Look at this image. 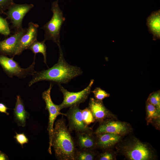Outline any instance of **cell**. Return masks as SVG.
I'll return each instance as SVG.
<instances>
[{"mask_svg":"<svg viewBox=\"0 0 160 160\" xmlns=\"http://www.w3.org/2000/svg\"><path fill=\"white\" fill-rule=\"evenodd\" d=\"M76 140L80 149L94 150L97 147L96 135L93 132H76Z\"/></svg>","mask_w":160,"mask_h":160,"instance_id":"5bb4252c","label":"cell"},{"mask_svg":"<svg viewBox=\"0 0 160 160\" xmlns=\"http://www.w3.org/2000/svg\"><path fill=\"white\" fill-rule=\"evenodd\" d=\"M147 25L154 40L160 39V11L152 12L147 19Z\"/></svg>","mask_w":160,"mask_h":160,"instance_id":"e0dca14e","label":"cell"},{"mask_svg":"<svg viewBox=\"0 0 160 160\" xmlns=\"http://www.w3.org/2000/svg\"><path fill=\"white\" fill-rule=\"evenodd\" d=\"M98 160H112L114 159L113 154L108 151H105L101 153L98 157Z\"/></svg>","mask_w":160,"mask_h":160,"instance_id":"4316f807","label":"cell"},{"mask_svg":"<svg viewBox=\"0 0 160 160\" xmlns=\"http://www.w3.org/2000/svg\"><path fill=\"white\" fill-rule=\"evenodd\" d=\"M52 85L50 84L49 87L42 93V97L46 104L45 109L49 112V121L47 130L49 135V147L48 151L50 154H52L51 151L52 138L53 130V126L57 116L60 115L65 116V113L60 112L61 110L59 105L55 104L52 102L50 96L51 90Z\"/></svg>","mask_w":160,"mask_h":160,"instance_id":"52a82bcc","label":"cell"},{"mask_svg":"<svg viewBox=\"0 0 160 160\" xmlns=\"http://www.w3.org/2000/svg\"><path fill=\"white\" fill-rule=\"evenodd\" d=\"M9 160L7 156L4 153L0 151V160Z\"/></svg>","mask_w":160,"mask_h":160,"instance_id":"f1b7e54d","label":"cell"},{"mask_svg":"<svg viewBox=\"0 0 160 160\" xmlns=\"http://www.w3.org/2000/svg\"><path fill=\"white\" fill-rule=\"evenodd\" d=\"M45 41H39L37 40L34 41L28 47V49L31 50L36 55V54L41 53L44 57V62L47 64V46Z\"/></svg>","mask_w":160,"mask_h":160,"instance_id":"ac0fdd59","label":"cell"},{"mask_svg":"<svg viewBox=\"0 0 160 160\" xmlns=\"http://www.w3.org/2000/svg\"><path fill=\"white\" fill-rule=\"evenodd\" d=\"M94 82V80H91L88 85L85 88L77 92H69L60 84H58L59 90L63 96V102L59 105L60 110L75 105H79L80 104L84 102L87 99L91 92V88Z\"/></svg>","mask_w":160,"mask_h":160,"instance_id":"8992f818","label":"cell"},{"mask_svg":"<svg viewBox=\"0 0 160 160\" xmlns=\"http://www.w3.org/2000/svg\"><path fill=\"white\" fill-rule=\"evenodd\" d=\"M123 154L131 160H148L152 159L153 154L146 144L138 140L134 139L122 147Z\"/></svg>","mask_w":160,"mask_h":160,"instance_id":"277c9868","label":"cell"},{"mask_svg":"<svg viewBox=\"0 0 160 160\" xmlns=\"http://www.w3.org/2000/svg\"><path fill=\"white\" fill-rule=\"evenodd\" d=\"M9 109L4 104L0 103V112L5 113L8 115L9 114L7 112V111Z\"/></svg>","mask_w":160,"mask_h":160,"instance_id":"83f0119b","label":"cell"},{"mask_svg":"<svg viewBox=\"0 0 160 160\" xmlns=\"http://www.w3.org/2000/svg\"><path fill=\"white\" fill-rule=\"evenodd\" d=\"M26 28H22L15 31L10 37L0 41V53L5 55L14 57L20 39L25 33Z\"/></svg>","mask_w":160,"mask_h":160,"instance_id":"7c38bea8","label":"cell"},{"mask_svg":"<svg viewBox=\"0 0 160 160\" xmlns=\"http://www.w3.org/2000/svg\"><path fill=\"white\" fill-rule=\"evenodd\" d=\"M98 127L94 132L95 134L110 133L123 135L128 133L129 128L126 123L112 120L111 119L100 123Z\"/></svg>","mask_w":160,"mask_h":160,"instance_id":"30bf717a","label":"cell"},{"mask_svg":"<svg viewBox=\"0 0 160 160\" xmlns=\"http://www.w3.org/2000/svg\"><path fill=\"white\" fill-rule=\"evenodd\" d=\"M81 112L83 120L87 126L95 121L92 112L88 107L81 110Z\"/></svg>","mask_w":160,"mask_h":160,"instance_id":"44dd1931","label":"cell"},{"mask_svg":"<svg viewBox=\"0 0 160 160\" xmlns=\"http://www.w3.org/2000/svg\"><path fill=\"white\" fill-rule=\"evenodd\" d=\"M32 4H16L11 6L4 14L12 23V27L15 31L22 29L24 17L33 7Z\"/></svg>","mask_w":160,"mask_h":160,"instance_id":"ba28073f","label":"cell"},{"mask_svg":"<svg viewBox=\"0 0 160 160\" xmlns=\"http://www.w3.org/2000/svg\"><path fill=\"white\" fill-rule=\"evenodd\" d=\"M15 133L16 135L14 136V138L15 139L16 142L23 148L24 144L28 143V139L23 132L17 133L15 132Z\"/></svg>","mask_w":160,"mask_h":160,"instance_id":"d4e9b609","label":"cell"},{"mask_svg":"<svg viewBox=\"0 0 160 160\" xmlns=\"http://www.w3.org/2000/svg\"><path fill=\"white\" fill-rule=\"evenodd\" d=\"M63 116L55 122L52 138V146L59 160H75V144Z\"/></svg>","mask_w":160,"mask_h":160,"instance_id":"7a4b0ae2","label":"cell"},{"mask_svg":"<svg viewBox=\"0 0 160 160\" xmlns=\"http://www.w3.org/2000/svg\"><path fill=\"white\" fill-rule=\"evenodd\" d=\"M95 135L97 146L103 149L113 146L121 137V135L110 133H101Z\"/></svg>","mask_w":160,"mask_h":160,"instance_id":"9a60e30c","label":"cell"},{"mask_svg":"<svg viewBox=\"0 0 160 160\" xmlns=\"http://www.w3.org/2000/svg\"><path fill=\"white\" fill-rule=\"evenodd\" d=\"M65 116L68 120V129L70 132L74 131L76 133L93 132L92 129L84 123L79 105L70 107L67 113H65Z\"/></svg>","mask_w":160,"mask_h":160,"instance_id":"9c48e42d","label":"cell"},{"mask_svg":"<svg viewBox=\"0 0 160 160\" xmlns=\"http://www.w3.org/2000/svg\"><path fill=\"white\" fill-rule=\"evenodd\" d=\"M147 101L160 110V91L158 90L151 93Z\"/></svg>","mask_w":160,"mask_h":160,"instance_id":"7402d4cb","label":"cell"},{"mask_svg":"<svg viewBox=\"0 0 160 160\" xmlns=\"http://www.w3.org/2000/svg\"><path fill=\"white\" fill-rule=\"evenodd\" d=\"M10 32L7 21L5 19L0 16V33L7 36L10 34Z\"/></svg>","mask_w":160,"mask_h":160,"instance_id":"cb8c5ba5","label":"cell"},{"mask_svg":"<svg viewBox=\"0 0 160 160\" xmlns=\"http://www.w3.org/2000/svg\"><path fill=\"white\" fill-rule=\"evenodd\" d=\"M58 46L59 56L57 63L47 70L36 71L28 83L29 87L41 81H51L58 84L66 83L82 74V71L80 68L70 65L67 63L64 57L60 45Z\"/></svg>","mask_w":160,"mask_h":160,"instance_id":"6da1fadb","label":"cell"},{"mask_svg":"<svg viewBox=\"0 0 160 160\" xmlns=\"http://www.w3.org/2000/svg\"><path fill=\"white\" fill-rule=\"evenodd\" d=\"M13 115L14 121L18 126H25L26 119L29 118L30 114L26 111L23 100L19 95L17 96Z\"/></svg>","mask_w":160,"mask_h":160,"instance_id":"2e32d148","label":"cell"},{"mask_svg":"<svg viewBox=\"0 0 160 160\" xmlns=\"http://www.w3.org/2000/svg\"><path fill=\"white\" fill-rule=\"evenodd\" d=\"M88 108L92 112L95 121L100 123L111 119L113 115L105 107L102 101H99L91 98Z\"/></svg>","mask_w":160,"mask_h":160,"instance_id":"4fadbf2b","label":"cell"},{"mask_svg":"<svg viewBox=\"0 0 160 160\" xmlns=\"http://www.w3.org/2000/svg\"><path fill=\"white\" fill-rule=\"evenodd\" d=\"M15 3L13 0H0V14H4L5 11Z\"/></svg>","mask_w":160,"mask_h":160,"instance_id":"484cf974","label":"cell"},{"mask_svg":"<svg viewBox=\"0 0 160 160\" xmlns=\"http://www.w3.org/2000/svg\"><path fill=\"white\" fill-rule=\"evenodd\" d=\"M91 92L93 93L95 99L99 101H102L104 98L108 97L110 95L109 94L99 87H96Z\"/></svg>","mask_w":160,"mask_h":160,"instance_id":"603a6c76","label":"cell"},{"mask_svg":"<svg viewBox=\"0 0 160 160\" xmlns=\"http://www.w3.org/2000/svg\"><path fill=\"white\" fill-rule=\"evenodd\" d=\"M39 27L37 24L32 22L28 23L26 32L20 39L15 55H19L24 50L28 49L29 47L37 40Z\"/></svg>","mask_w":160,"mask_h":160,"instance_id":"8fae6325","label":"cell"},{"mask_svg":"<svg viewBox=\"0 0 160 160\" xmlns=\"http://www.w3.org/2000/svg\"><path fill=\"white\" fill-rule=\"evenodd\" d=\"M59 0H56L52 3L50 9L53 14L52 17L41 28L44 31V40H52L58 46L60 45V31L65 20L63 11L59 5Z\"/></svg>","mask_w":160,"mask_h":160,"instance_id":"3957f363","label":"cell"},{"mask_svg":"<svg viewBox=\"0 0 160 160\" xmlns=\"http://www.w3.org/2000/svg\"><path fill=\"white\" fill-rule=\"evenodd\" d=\"M146 110L148 123L151 122L154 120L159 119L160 110L147 101L146 103Z\"/></svg>","mask_w":160,"mask_h":160,"instance_id":"ffe728a7","label":"cell"},{"mask_svg":"<svg viewBox=\"0 0 160 160\" xmlns=\"http://www.w3.org/2000/svg\"><path fill=\"white\" fill-rule=\"evenodd\" d=\"M96 155L94 150L81 149L76 148L75 160H93Z\"/></svg>","mask_w":160,"mask_h":160,"instance_id":"d6986e66","label":"cell"},{"mask_svg":"<svg viewBox=\"0 0 160 160\" xmlns=\"http://www.w3.org/2000/svg\"><path fill=\"white\" fill-rule=\"evenodd\" d=\"M13 57L9 58L0 55V64L8 76L10 77L15 76L20 78L25 77L29 75H33L36 72L34 70L35 56L33 63L26 68H22L17 62L13 60Z\"/></svg>","mask_w":160,"mask_h":160,"instance_id":"5b68a950","label":"cell"}]
</instances>
